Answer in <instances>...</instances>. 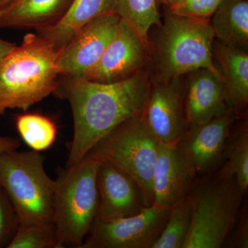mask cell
Returning <instances> with one entry per match:
<instances>
[{
	"label": "cell",
	"mask_w": 248,
	"mask_h": 248,
	"mask_svg": "<svg viewBox=\"0 0 248 248\" xmlns=\"http://www.w3.org/2000/svg\"><path fill=\"white\" fill-rule=\"evenodd\" d=\"M59 81L55 94L67 99L73 120L66 166L83 159L93 147L125 121L143 115L151 83L146 68L112 83H99L83 77Z\"/></svg>",
	"instance_id": "cell-1"
},
{
	"label": "cell",
	"mask_w": 248,
	"mask_h": 248,
	"mask_svg": "<svg viewBox=\"0 0 248 248\" xmlns=\"http://www.w3.org/2000/svg\"><path fill=\"white\" fill-rule=\"evenodd\" d=\"M58 52L38 34L28 33L0 58V115L11 109L27 110L55 93L60 76Z\"/></svg>",
	"instance_id": "cell-2"
},
{
	"label": "cell",
	"mask_w": 248,
	"mask_h": 248,
	"mask_svg": "<svg viewBox=\"0 0 248 248\" xmlns=\"http://www.w3.org/2000/svg\"><path fill=\"white\" fill-rule=\"evenodd\" d=\"M156 27L153 51H149L153 79L184 76L200 68L210 70L222 78L214 60L215 37L210 18L186 17L168 9L164 22Z\"/></svg>",
	"instance_id": "cell-3"
},
{
	"label": "cell",
	"mask_w": 248,
	"mask_h": 248,
	"mask_svg": "<svg viewBox=\"0 0 248 248\" xmlns=\"http://www.w3.org/2000/svg\"><path fill=\"white\" fill-rule=\"evenodd\" d=\"M102 160L89 153L55 180L53 223L58 248L82 246L99 208L97 172Z\"/></svg>",
	"instance_id": "cell-4"
},
{
	"label": "cell",
	"mask_w": 248,
	"mask_h": 248,
	"mask_svg": "<svg viewBox=\"0 0 248 248\" xmlns=\"http://www.w3.org/2000/svg\"><path fill=\"white\" fill-rule=\"evenodd\" d=\"M44 162L43 155L33 150L0 153V186L22 224H54L55 180Z\"/></svg>",
	"instance_id": "cell-5"
},
{
	"label": "cell",
	"mask_w": 248,
	"mask_h": 248,
	"mask_svg": "<svg viewBox=\"0 0 248 248\" xmlns=\"http://www.w3.org/2000/svg\"><path fill=\"white\" fill-rule=\"evenodd\" d=\"M235 178L201 186L190 199V229L183 248H219L234 228L244 196Z\"/></svg>",
	"instance_id": "cell-6"
},
{
	"label": "cell",
	"mask_w": 248,
	"mask_h": 248,
	"mask_svg": "<svg viewBox=\"0 0 248 248\" xmlns=\"http://www.w3.org/2000/svg\"><path fill=\"white\" fill-rule=\"evenodd\" d=\"M159 143L141 115L116 127L89 153L126 173L153 205V179Z\"/></svg>",
	"instance_id": "cell-7"
},
{
	"label": "cell",
	"mask_w": 248,
	"mask_h": 248,
	"mask_svg": "<svg viewBox=\"0 0 248 248\" xmlns=\"http://www.w3.org/2000/svg\"><path fill=\"white\" fill-rule=\"evenodd\" d=\"M170 208L152 205L133 216L110 221L95 218L80 248H152Z\"/></svg>",
	"instance_id": "cell-8"
},
{
	"label": "cell",
	"mask_w": 248,
	"mask_h": 248,
	"mask_svg": "<svg viewBox=\"0 0 248 248\" xmlns=\"http://www.w3.org/2000/svg\"><path fill=\"white\" fill-rule=\"evenodd\" d=\"M120 21L115 13H106L81 27L59 50L56 64L60 75L70 78L86 76L102 58Z\"/></svg>",
	"instance_id": "cell-9"
},
{
	"label": "cell",
	"mask_w": 248,
	"mask_h": 248,
	"mask_svg": "<svg viewBox=\"0 0 248 248\" xmlns=\"http://www.w3.org/2000/svg\"><path fill=\"white\" fill-rule=\"evenodd\" d=\"M184 76L155 79L143 117L160 142L177 144L187 128L185 114L186 82Z\"/></svg>",
	"instance_id": "cell-10"
},
{
	"label": "cell",
	"mask_w": 248,
	"mask_h": 248,
	"mask_svg": "<svg viewBox=\"0 0 248 248\" xmlns=\"http://www.w3.org/2000/svg\"><path fill=\"white\" fill-rule=\"evenodd\" d=\"M150 61L149 46L128 23L120 25L102 58L83 78L99 83L127 79L146 68Z\"/></svg>",
	"instance_id": "cell-11"
},
{
	"label": "cell",
	"mask_w": 248,
	"mask_h": 248,
	"mask_svg": "<svg viewBox=\"0 0 248 248\" xmlns=\"http://www.w3.org/2000/svg\"><path fill=\"white\" fill-rule=\"evenodd\" d=\"M231 112L189 125L176 146L193 175L211 172L219 162L233 124Z\"/></svg>",
	"instance_id": "cell-12"
},
{
	"label": "cell",
	"mask_w": 248,
	"mask_h": 248,
	"mask_svg": "<svg viewBox=\"0 0 248 248\" xmlns=\"http://www.w3.org/2000/svg\"><path fill=\"white\" fill-rule=\"evenodd\" d=\"M99 208L96 218L110 221L133 216L151 204L140 186L126 173L105 160L97 172Z\"/></svg>",
	"instance_id": "cell-13"
},
{
	"label": "cell",
	"mask_w": 248,
	"mask_h": 248,
	"mask_svg": "<svg viewBox=\"0 0 248 248\" xmlns=\"http://www.w3.org/2000/svg\"><path fill=\"white\" fill-rule=\"evenodd\" d=\"M185 80V114L187 126L199 125L231 112L221 77L207 68L187 73Z\"/></svg>",
	"instance_id": "cell-14"
},
{
	"label": "cell",
	"mask_w": 248,
	"mask_h": 248,
	"mask_svg": "<svg viewBox=\"0 0 248 248\" xmlns=\"http://www.w3.org/2000/svg\"><path fill=\"white\" fill-rule=\"evenodd\" d=\"M194 177L176 144L160 142L153 179V205L171 208L185 199Z\"/></svg>",
	"instance_id": "cell-15"
},
{
	"label": "cell",
	"mask_w": 248,
	"mask_h": 248,
	"mask_svg": "<svg viewBox=\"0 0 248 248\" xmlns=\"http://www.w3.org/2000/svg\"><path fill=\"white\" fill-rule=\"evenodd\" d=\"M73 0H11L0 8V29L51 27L62 19Z\"/></svg>",
	"instance_id": "cell-16"
},
{
	"label": "cell",
	"mask_w": 248,
	"mask_h": 248,
	"mask_svg": "<svg viewBox=\"0 0 248 248\" xmlns=\"http://www.w3.org/2000/svg\"><path fill=\"white\" fill-rule=\"evenodd\" d=\"M248 50L214 41L215 62H218L226 86L227 97L231 108L240 109L248 102Z\"/></svg>",
	"instance_id": "cell-17"
},
{
	"label": "cell",
	"mask_w": 248,
	"mask_h": 248,
	"mask_svg": "<svg viewBox=\"0 0 248 248\" xmlns=\"http://www.w3.org/2000/svg\"><path fill=\"white\" fill-rule=\"evenodd\" d=\"M110 12H112L110 0H73L71 7L58 22L37 32L60 50L85 24Z\"/></svg>",
	"instance_id": "cell-18"
},
{
	"label": "cell",
	"mask_w": 248,
	"mask_h": 248,
	"mask_svg": "<svg viewBox=\"0 0 248 248\" xmlns=\"http://www.w3.org/2000/svg\"><path fill=\"white\" fill-rule=\"evenodd\" d=\"M210 23L218 41L248 50V0H221Z\"/></svg>",
	"instance_id": "cell-19"
},
{
	"label": "cell",
	"mask_w": 248,
	"mask_h": 248,
	"mask_svg": "<svg viewBox=\"0 0 248 248\" xmlns=\"http://www.w3.org/2000/svg\"><path fill=\"white\" fill-rule=\"evenodd\" d=\"M112 12L128 23L148 45L152 28L161 24L158 0H110Z\"/></svg>",
	"instance_id": "cell-20"
},
{
	"label": "cell",
	"mask_w": 248,
	"mask_h": 248,
	"mask_svg": "<svg viewBox=\"0 0 248 248\" xmlns=\"http://www.w3.org/2000/svg\"><path fill=\"white\" fill-rule=\"evenodd\" d=\"M16 125L21 138L33 151L41 152L48 149L58 136V128L55 122L40 114L18 115Z\"/></svg>",
	"instance_id": "cell-21"
},
{
	"label": "cell",
	"mask_w": 248,
	"mask_h": 248,
	"mask_svg": "<svg viewBox=\"0 0 248 248\" xmlns=\"http://www.w3.org/2000/svg\"><path fill=\"white\" fill-rule=\"evenodd\" d=\"M226 162L220 177L235 178L244 195L248 188V130L247 125L238 129L226 146Z\"/></svg>",
	"instance_id": "cell-22"
},
{
	"label": "cell",
	"mask_w": 248,
	"mask_h": 248,
	"mask_svg": "<svg viewBox=\"0 0 248 248\" xmlns=\"http://www.w3.org/2000/svg\"><path fill=\"white\" fill-rule=\"evenodd\" d=\"M191 219L190 196L171 207L167 221L152 248H183Z\"/></svg>",
	"instance_id": "cell-23"
},
{
	"label": "cell",
	"mask_w": 248,
	"mask_h": 248,
	"mask_svg": "<svg viewBox=\"0 0 248 248\" xmlns=\"http://www.w3.org/2000/svg\"><path fill=\"white\" fill-rule=\"evenodd\" d=\"M7 248H58L55 226L19 223Z\"/></svg>",
	"instance_id": "cell-24"
},
{
	"label": "cell",
	"mask_w": 248,
	"mask_h": 248,
	"mask_svg": "<svg viewBox=\"0 0 248 248\" xmlns=\"http://www.w3.org/2000/svg\"><path fill=\"white\" fill-rule=\"evenodd\" d=\"M19 224V218L14 205L0 186V248H7Z\"/></svg>",
	"instance_id": "cell-25"
},
{
	"label": "cell",
	"mask_w": 248,
	"mask_h": 248,
	"mask_svg": "<svg viewBox=\"0 0 248 248\" xmlns=\"http://www.w3.org/2000/svg\"><path fill=\"white\" fill-rule=\"evenodd\" d=\"M221 0H177L168 8L179 16L195 18H210L216 11Z\"/></svg>",
	"instance_id": "cell-26"
},
{
	"label": "cell",
	"mask_w": 248,
	"mask_h": 248,
	"mask_svg": "<svg viewBox=\"0 0 248 248\" xmlns=\"http://www.w3.org/2000/svg\"><path fill=\"white\" fill-rule=\"evenodd\" d=\"M233 239L234 240V247L241 248H248V222L247 211L244 212L241 215Z\"/></svg>",
	"instance_id": "cell-27"
},
{
	"label": "cell",
	"mask_w": 248,
	"mask_h": 248,
	"mask_svg": "<svg viewBox=\"0 0 248 248\" xmlns=\"http://www.w3.org/2000/svg\"><path fill=\"white\" fill-rule=\"evenodd\" d=\"M20 145V141L17 138L0 135V153L17 150Z\"/></svg>",
	"instance_id": "cell-28"
},
{
	"label": "cell",
	"mask_w": 248,
	"mask_h": 248,
	"mask_svg": "<svg viewBox=\"0 0 248 248\" xmlns=\"http://www.w3.org/2000/svg\"><path fill=\"white\" fill-rule=\"evenodd\" d=\"M16 46V44L0 38V58L11 51Z\"/></svg>",
	"instance_id": "cell-29"
},
{
	"label": "cell",
	"mask_w": 248,
	"mask_h": 248,
	"mask_svg": "<svg viewBox=\"0 0 248 248\" xmlns=\"http://www.w3.org/2000/svg\"><path fill=\"white\" fill-rule=\"evenodd\" d=\"M158 1L159 3L165 5L166 7L170 8L177 1V0H158Z\"/></svg>",
	"instance_id": "cell-30"
},
{
	"label": "cell",
	"mask_w": 248,
	"mask_h": 248,
	"mask_svg": "<svg viewBox=\"0 0 248 248\" xmlns=\"http://www.w3.org/2000/svg\"><path fill=\"white\" fill-rule=\"evenodd\" d=\"M11 0H0V8L3 7L5 5L7 4Z\"/></svg>",
	"instance_id": "cell-31"
}]
</instances>
